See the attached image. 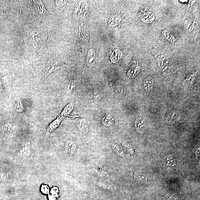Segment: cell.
<instances>
[{"instance_id":"cell-11","label":"cell","mask_w":200,"mask_h":200,"mask_svg":"<svg viewBox=\"0 0 200 200\" xmlns=\"http://www.w3.org/2000/svg\"><path fill=\"white\" fill-rule=\"evenodd\" d=\"M103 94L101 92L97 90L91 91L89 93V96L90 99L94 101H99L103 97Z\"/></svg>"},{"instance_id":"cell-14","label":"cell","mask_w":200,"mask_h":200,"mask_svg":"<svg viewBox=\"0 0 200 200\" xmlns=\"http://www.w3.org/2000/svg\"><path fill=\"white\" fill-rule=\"evenodd\" d=\"M140 67L136 66L132 67L128 71L127 74L130 78H134L139 73Z\"/></svg>"},{"instance_id":"cell-9","label":"cell","mask_w":200,"mask_h":200,"mask_svg":"<svg viewBox=\"0 0 200 200\" xmlns=\"http://www.w3.org/2000/svg\"><path fill=\"white\" fill-rule=\"evenodd\" d=\"M77 127L78 129L83 134H87L89 132V124L84 119L79 120L77 124Z\"/></svg>"},{"instance_id":"cell-3","label":"cell","mask_w":200,"mask_h":200,"mask_svg":"<svg viewBox=\"0 0 200 200\" xmlns=\"http://www.w3.org/2000/svg\"><path fill=\"white\" fill-rule=\"evenodd\" d=\"M154 86V80L152 77L149 76L144 82V88L146 93L149 96H151L153 93V88Z\"/></svg>"},{"instance_id":"cell-15","label":"cell","mask_w":200,"mask_h":200,"mask_svg":"<svg viewBox=\"0 0 200 200\" xmlns=\"http://www.w3.org/2000/svg\"><path fill=\"white\" fill-rule=\"evenodd\" d=\"M30 36L32 41L34 43L42 41V36L39 32L33 31L30 33Z\"/></svg>"},{"instance_id":"cell-17","label":"cell","mask_w":200,"mask_h":200,"mask_svg":"<svg viewBox=\"0 0 200 200\" xmlns=\"http://www.w3.org/2000/svg\"><path fill=\"white\" fill-rule=\"evenodd\" d=\"M92 171L94 174L99 176H105L107 175V173L102 170V169L95 168Z\"/></svg>"},{"instance_id":"cell-6","label":"cell","mask_w":200,"mask_h":200,"mask_svg":"<svg viewBox=\"0 0 200 200\" xmlns=\"http://www.w3.org/2000/svg\"><path fill=\"white\" fill-rule=\"evenodd\" d=\"M96 53L94 49H90L87 54V64L89 67H92L95 62Z\"/></svg>"},{"instance_id":"cell-1","label":"cell","mask_w":200,"mask_h":200,"mask_svg":"<svg viewBox=\"0 0 200 200\" xmlns=\"http://www.w3.org/2000/svg\"><path fill=\"white\" fill-rule=\"evenodd\" d=\"M62 64L60 61L52 60L49 61L46 65L44 72V77L46 78L51 73L62 68Z\"/></svg>"},{"instance_id":"cell-10","label":"cell","mask_w":200,"mask_h":200,"mask_svg":"<svg viewBox=\"0 0 200 200\" xmlns=\"http://www.w3.org/2000/svg\"><path fill=\"white\" fill-rule=\"evenodd\" d=\"M122 56V52L118 49L114 50L111 56V60L112 63L115 64L119 61Z\"/></svg>"},{"instance_id":"cell-2","label":"cell","mask_w":200,"mask_h":200,"mask_svg":"<svg viewBox=\"0 0 200 200\" xmlns=\"http://www.w3.org/2000/svg\"><path fill=\"white\" fill-rule=\"evenodd\" d=\"M76 145L73 141L70 139H68L65 143V152L68 155H73L76 152Z\"/></svg>"},{"instance_id":"cell-18","label":"cell","mask_w":200,"mask_h":200,"mask_svg":"<svg viewBox=\"0 0 200 200\" xmlns=\"http://www.w3.org/2000/svg\"><path fill=\"white\" fill-rule=\"evenodd\" d=\"M112 148L114 151L115 152L116 154L121 156H123V150L118 144H113L112 145Z\"/></svg>"},{"instance_id":"cell-13","label":"cell","mask_w":200,"mask_h":200,"mask_svg":"<svg viewBox=\"0 0 200 200\" xmlns=\"http://www.w3.org/2000/svg\"><path fill=\"white\" fill-rule=\"evenodd\" d=\"M179 114L176 112H171L169 114L166 118V121L169 124H173L175 123L178 119Z\"/></svg>"},{"instance_id":"cell-4","label":"cell","mask_w":200,"mask_h":200,"mask_svg":"<svg viewBox=\"0 0 200 200\" xmlns=\"http://www.w3.org/2000/svg\"><path fill=\"white\" fill-rule=\"evenodd\" d=\"M77 87V84L74 82H70L65 86L64 91H63V96L64 97H67L70 96Z\"/></svg>"},{"instance_id":"cell-7","label":"cell","mask_w":200,"mask_h":200,"mask_svg":"<svg viewBox=\"0 0 200 200\" xmlns=\"http://www.w3.org/2000/svg\"><path fill=\"white\" fill-rule=\"evenodd\" d=\"M34 5L38 13L41 15H46L48 14L45 8L41 1H33Z\"/></svg>"},{"instance_id":"cell-12","label":"cell","mask_w":200,"mask_h":200,"mask_svg":"<svg viewBox=\"0 0 200 200\" xmlns=\"http://www.w3.org/2000/svg\"><path fill=\"white\" fill-rule=\"evenodd\" d=\"M102 122L104 126H109L114 123V119L110 114H107L102 118Z\"/></svg>"},{"instance_id":"cell-8","label":"cell","mask_w":200,"mask_h":200,"mask_svg":"<svg viewBox=\"0 0 200 200\" xmlns=\"http://www.w3.org/2000/svg\"><path fill=\"white\" fill-rule=\"evenodd\" d=\"M31 153V150L29 145L26 144L25 146L22 147L18 152V155L22 158H26L29 156Z\"/></svg>"},{"instance_id":"cell-16","label":"cell","mask_w":200,"mask_h":200,"mask_svg":"<svg viewBox=\"0 0 200 200\" xmlns=\"http://www.w3.org/2000/svg\"><path fill=\"white\" fill-rule=\"evenodd\" d=\"M15 109L16 112L21 113L24 110V107L21 100L20 99H17L15 105Z\"/></svg>"},{"instance_id":"cell-5","label":"cell","mask_w":200,"mask_h":200,"mask_svg":"<svg viewBox=\"0 0 200 200\" xmlns=\"http://www.w3.org/2000/svg\"><path fill=\"white\" fill-rule=\"evenodd\" d=\"M135 126L136 129L138 131L142 133H143L146 129V126L145 120L144 118L139 116L136 120Z\"/></svg>"}]
</instances>
